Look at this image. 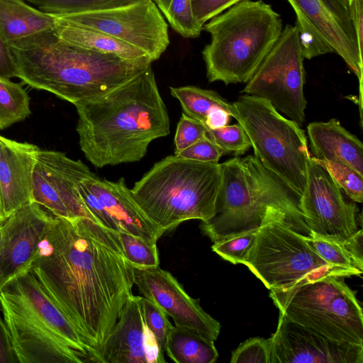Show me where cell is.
<instances>
[{
  "label": "cell",
  "mask_w": 363,
  "mask_h": 363,
  "mask_svg": "<svg viewBox=\"0 0 363 363\" xmlns=\"http://www.w3.org/2000/svg\"><path fill=\"white\" fill-rule=\"evenodd\" d=\"M271 363H363V345L331 340L279 311Z\"/></svg>",
  "instance_id": "15"
},
{
  "label": "cell",
  "mask_w": 363,
  "mask_h": 363,
  "mask_svg": "<svg viewBox=\"0 0 363 363\" xmlns=\"http://www.w3.org/2000/svg\"><path fill=\"white\" fill-rule=\"evenodd\" d=\"M151 65L106 94L75 106L79 146L94 167L138 162L153 140L169 134Z\"/></svg>",
  "instance_id": "2"
},
{
  "label": "cell",
  "mask_w": 363,
  "mask_h": 363,
  "mask_svg": "<svg viewBox=\"0 0 363 363\" xmlns=\"http://www.w3.org/2000/svg\"><path fill=\"white\" fill-rule=\"evenodd\" d=\"M271 338L251 337L232 352L230 363H271Z\"/></svg>",
  "instance_id": "37"
},
{
  "label": "cell",
  "mask_w": 363,
  "mask_h": 363,
  "mask_svg": "<svg viewBox=\"0 0 363 363\" xmlns=\"http://www.w3.org/2000/svg\"><path fill=\"white\" fill-rule=\"evenodd\" d=\"M362 239V230L360 228L343 242L346 249L362 267H363Z\"/></svg>",
  "instance_id": "44"
},
{
  "label": "cell",
  "mask_w": 363,
  "mask_h": 363,
  "mask_svg": "<svg viewBox=\"0 0 363 363\" xmlns=\"http://www.w3.org/2000/svg\"><path fill=\"white\" fill-rule=\"evenodd\" d=\"M16 66L8 44L0 35V77H16Z\"/></svg>",
  "instance_id": "43"
},
{
  "label": "cell",
  "mask_w": 363,
  "mask_h": 363,
  "mask_svg": "<svg viewBox=\"0 0 363 363\" xmlns=\"http://www.w3.org/2000/svg\"><path fill=\"white\" fill-rule=\"evenodd\" d=\"M118 235L125 257L133 267L143 269L159 267L157 243L148 242L125 232L119 231Z\"/></svg>",
  "instance_id": "31"
},
{
  "label": "cell",
  "mask_w": 363,
  "mask_h": 363,
  "mask_svg": "<svg viewBox=\"0 0 363 363\" xmlns=\"http://www.w3.org/2000/svg\"><path fill=\"white\" fill-rule=\"evenodd\" d=\"M162 16L182 37L194 38L203 30L194 16L192 0H152Z\"/></svg>",
  "instance_id": "28"
},
{
  "label": "cell",
  "mask_w": 363,
  "mask_h": 363,
  "mask_svg": "<svg viewBox=\"0 0 363 363\" xmlns=\"http://www.w3.org/2000/svg\"><path fill=\"white\" fill-rule=\"evenodd\" d=\"M51 15L117 38L141 50L152 62L160 57L169 44L167 23L152 0L108 9Z\"/></svg>",
  "instance_id": "12"
},
{
  "label": "cell",
  "mask_w": 363,
  "mask_h": 363,
  "mask_svg": "<svg viewBox=\"0 0 363 363\" xmlns=\"http://www.w3.org/2000/svg\"><path fill=\"white\" fill-rule=\"evenodd\" d=\"M207 132L204 124L182 113L174 137V155L206 137Z\"/></svg>",
  "instance_id": "38"
},
{
  "label": "cell",
  "mask_w": 363,
  "mask_h": 363,
  "mask_svg": "<svg viewBox=\"0 0 363 363\" xmlns=\"http://www.w3.org/2000/svg\"><path fill=\"white\" fill-rule=\"evenodd\" d=\"M7 44L16 77L74 106L106 94L152 62L82 49L60 39L54 30Z\"/></svg>",
  "instance_id": "3"
},
{
  "label": "cell",
  "mask_w": 363,
  "mask_h": 363,
  "mask_svg": "<svg viewBox=\"0 0 363 363\" xmlns=\"http://www.w3.org/2000/svg\"><path fill=\"white\" fill-rule=\"evenodd\" d=\"M257 232L250 231L213 242L211 249L223 259L234 264H245L256 241Z\"/></svg>",
  "instance_id": "33"
},
{
  "label": "cell",
  "mask_w": 363,
  "mask_h": 363,
  "mask_svg": "<svg viewBox=\"0 0 363 363\" xmlns=\"http://www.w3.org/2000/svg\"><path fill=\"white\" fill-rule=\"evenodd\" d=\"M241 0H192V7L197 21L203 26L207 21Z\"/></svg>",
  "instance_id": "40"
},
{
  "label": "cell",
  "mask_w": 363,
  "mask_h": 363,
  "mask_svg": "<svg viewBox=\"0 0 363 363\" xmlns=\"http://www.w3.org/2000/svg\"><path fill=\"white\" fill-rule=\"evenodd\" d=\"M145 322L161 348L164 351L167 337L172 327L167 313L153 301L140 296Z\"/></svg>",
  "instance_id": "36"
},
{
  "label": "cell",
  "mask_w": 363,
  "mask_h": 363,
  "mask_svg": "<svg viewBox=\"0 0 363 363\" xmlns=\"http://www.w3.org/2000/svg\"><path fill=\"white\" fill-rule=\"evenodd\" d=\"M306 236L292 219H274L258 230L245 265L269 291H286L326 277L353 276L322 259Z\"/></svg>",
  "instance_id": "9"
},
{
  "label": "cell",
  "mask_w": 363,
  "mask_h": 363,
  "mask_svg": "<svg viewBox=\"0 0 363 363\" xmlns=\"http://www.w3.org/2000/svg\"><path fill=\"white\" fill-rule=\"evenodd\" d=\"M303 59L298 30L286 24L242 92L267 100L301 126L306 108Z\"/></svg>",
  "instance_id": "11"
},
{
  "label": "cell",
  "mask_w": 363,
  "mask_h": 363,
  "mask_svg": "<svg viewBox=\"0 0 363 363\" xmlns=\"http://www.w3.org/2000/svg\"><path fill=\"white\" fill-rule=\"evenodd\" d=\"M164 352L177 363H213L218 357L213 341L176 325L168 333Z\"/></svg>",
  "instance_id": "26"
},
{
  "label": "cell",
  "mask_w": 363,
  "mask_h": 363,
  "mask_svg": "<svg viewBox=\"0 0 363 363\" xmlns=\"http://www.w3.org/2000/svg\"><path fill=\"white\" fill-rule=\"evenodd\" d=\"M54 30V19L24 0H0V35L6 43Z\"/></svg>",
  "instance_id": "24"
},
{
  "label": "cell",
  "mask_w": 363,
  "mask_h": 363,
  "mask_svg": "<svg viewBox=\"0 0 363 363\" xmlns=\"http://www.w3.org/2000/svg\"><path fill=\"white\" fill-rule=\"evenodd\" d=\"M306 240L315 252L328 264L347 270L353 276L362 274L363 267L357 264L343 242L325 238L312 232L306 236Z\"/></svg>",
  "instance_id": "30"
},
{
  "label": "cell",
  "mask_w": 363,
  "mask_h": 363,
  "mask_svg": "<svg viewBox=\"0 0 363 363\" xmlns=\"http://www.w3.org/2000/svg\"><path fill=\"white\" fill-rule=\"evenodd\" d=\"M221 165V182L213 218L201 229L213 242L258 230L266 223L286 216L308 234L300 210L301 194L254 155L235 157Z\"/></svg>",
  "instance_id": "5"
},
{
  "label": "cell",
  "mask_w": 363,
  "mask_h": 363,
  "mask_svg": "<svg viewBox=\"0 0 363 363\" xmlns=\"http://www.w3.org/2000/svg\"><path fill=\"white\" fill-rule=\"evenodd\" d=\"M82 184L96 197L120 231L155 243L164 233L140 207L123 177L113 182L94 174Z\"/></svg>",
  "instance_id": "20"
},
{
  "label": "cell",
  "mask_w": 363,
  "mask_h": 363,
  "mask_svg": "<svg viewBox=\"0 0 363 363\" xmlns=\"http://www.w3.org/2000/svg\"><path fill=\"white\" fill-rule=\"evenodd\" d=\"M207 136L220 147L223 155L238 157L251 147L250 139L239 123L208 130Z\"/></svg>",
  "instance_id": "34"
},
{
  "label": "cell",
  "mask_w": 363,
  "mask_h": 363,
  "mask_svg": "<svg viewBox=\"0 0 363 363\" xmlns=\"http://www.w3.org/2000/svg\"><path fill=\"white\" fill-rule=\"evenodd\" d=\"M220 182V163L173 155L155 163L131 191L147 216L165 233L189 220L213 218Z\"/></svg>",
  "instance_id": "7"
},
{
  "label": "cell",
  "mask_w": 363,
  "mask_h": 363,
  "mask_svg": "<svg viewBox=\"0 0 363 363\" xmlns=\"http://www.w3.org/2000/svg\"><path fill=\"white\" fill-rule=\"evenodd\" d=\"M0 240H1V236H0Z\"/></svg>",
  "instance_id": "46"
},
{
  "label": "cell",
  "mask_w": 363,
  "mask_h": 363,
  "mask_svg": "<svg viewBox=\"0 0 363 363\" xmlns=\"http://www.w3.org/2000/svg\"><path fill=\"white\" fill-rule=\"evenodd\" d=\"M140 296L132 295L101 352V363H164V351L148 329Z\"/></svg>",
  "instance_id": "19"
},
{
  "label": "cell",
  "mask_w": 363,
  "mask_h": 363,
  "mask_svg": "<svg viewBox=\"0 0 363 363\" xmlns=\"http://www.w3.org/2000/svg\"><path fill=\"white\" fill-rule=\"evenodd\" d=\"M54 217L42 206L32 202L0 225V291L30 268L39 242Z\"/></svg>",
  "instance_id": "17"
},
{
  "label": "cell",
  "mask_w": 363,
  "mask_h": 363,
  "mask_svg": "<svg viewBox=\"0 0 363 363\" xmlns=\"http://www.w3.org/2000/svg\"><path fill=\"white\" fill-rule=\"evenodd\" d=\"M296 25L300 40L301 52L304 59L334 52L316 28L304 16L296 15Z\"/></svg>",
  "instance_id": "35"
},
{
  "label": "cell",
  "mask_w": 363,
  "mask_h": 363,
  "mask_svg": "<svg viewBox=\"0 0 363 363\" xmlns=\"http://www.w3.org/2000/svg\"><path fill=\"white\" fill-rule=\"evenodd\" d=\"M175 155L199 162L218 163L220 157L223 155V152L206 135L186 149L175 154Z\"/></svg>",
  "instance_id": "39"
},
{
  "label": "cell",
  "mask_w": 363,
  "mask_h": 363,
  "mask_svg": "<svg viewBox=\"0 0 363 363\" xmlns=\"http://www.w3.org/2000/svg\"><path fill=\"white\" fill-rule=\"evenodd\" d=\"M49 14H67L103 10L131 4L142 0H24Z\"/></svg>",
  "instance_id": "29"
},
{
  "label": "cell",
  "mask_w": 363,
  "mask_h": 363,
  "mask_svg": "<svg viewBox=\"0 0 363 363\" xmlns=\"http://www.w3.org/2000/svg\"><path fill=\"white\" fill-rule=\"evenodd\" d=\"M30 269L100 356L133 295V267L125 257L118 233L89 218L55 216L39 242Z\"/></svg>",
  "instance_id": "1"
},
{
  "label": "cell",
  "mask_w": 363,
  "mask_h": 363,
  "mask_svg": "<svg viewBox=\"0 0 363 363\" xmlns=\"http://www.w3.org/2000/svg\"><path fill=\"white\" fill-rule=\"evenodd\" d=\"M94 174L80 160H72L60 151L40 149L33 173L32 202L55 217L89 218L96 222L78 191L80 183Z\"/></svg>",
  "instance_id": "13"
},
{
  "label": "cell",
  "mask_w": 363,
  "mask_h": 363,
  "mask_svg": "<svg viewBox=\"0 0 363 363\" xmlns=\"http://www.w3.org/2000/svg\"><path fill=\"white\" fill-rule=\"evenodd\" d=\"M317 161L325 167L337 186L352 201L362 202V175L347 164L339 161L319 160Z\"/></svg>",
  "instance_id": "32"
},
{
  "label": "cell",
  "mask_w": 363,
  "mask_h": 363,
  "mask_svg": "<svg viewBox=\"0 0 363 363\" xmlns=\"http://www.w3.org/2000/svg\"><path fill=\"white\" fill-rule=\"evenodd\" d=\"M296 15L308 19L320 33L333 52L357 77L359 100L362 94V53L358 45L348 0H286Z\"/></svg>",
  "instance_id": "18"
},
{
  "label": "cell",
  "mask_w": 363,
  "mask_h": 363,
  "mask_svg": "<svg viewBox=\"0 0 363 363\" xmlns=\"http://www.w3.org/2000/svg\"><path fill=\"white\" fill-rule=\"evenodd\" d=\"M0 308L18 363H101L30 268L2 287Z\"/></svg>",
  "instance_id": "4"
},
{
  "label": "cell",
  "mask_w": 363,
  "mask_h": 363,
  "mask_svg": "<svg viewBox=\"0 0 363 363\" xmlns=\"http://www.w3.org/2000/svg\"><path fill=\"white\" fill-rule=\"evenodd\" d=\"M0 363H18L15 354L10 334L0 315Z\"/></svg>",
  "instance_id": "41"
},
{
  "label": "cell",
  "mask_w": 363,
  "mask_h": 363,
  "mask_svg": "<svg viewBox=\"0 0 363 363\" xmlns=\"http://www.w3.org/2000/svg\"><path fill=\"white\" fill-rule=\"evenodd\" d=\"M133 267L138 289L172 318L176 326L194 331L213 342L217 340L220 323L203 309L199 299L186 293L169 272L159 267Z\"/></svg>",
  "instance_id": "16"
},
{
  "label": "cell",
  "mask_w": 363,
  "mask_h": 363,
  "mask_svg": "<svg viewBox=\"0 0 363 363\" xmlns=\"http://www.w3.org/2000/svg\"><path fill=\"white\" fill-rule=\"evenodd\" d=\"M40 148L0 135V194L6 219L32 203L33 173Z\"/></svg>",
  "instance_id": "21"
},
{
  "label": "cell",
  "mask_w": 363,
  "mask_h": 363,
  "mask_svg": "<svg viewBox=\"0 0 363 363\" xmlns=\"http://www.w3.org/2000/svg\"><path fill=\"white\" fill-rule=\"evenodd\" d=\"M300 210L310 232L344 242L358 228V208L345 198L328 170L311 156Z\"/></svg>",
  "instance_id": "14"
},
{
  "label": "cell",
  "mask_w": 363,
  "mask_h": 363,
  "mask_svg": "<svg viewBox=\"0 0 363 363\" xmlns=\"http://www.w3.org/2000/svg\"><path fill=\"white\" fill-rule=\"evenodd\" d=\"M291 320L339 342L363 345V313L342 277H326L286 291H269Z\"/></svg>",
  "instance_id": "10"
},
{
  "label": "cell",
  "mask_w": 363,
  "mask_h": 363,
  "mask_svg": "<svg viewBox=\"0 0 363 363\" xmlns=\"http://www.w3.org/2000/svg\"><path fill=\"white\" fill-rule=\"evenodd\" d=\"M51 16L54 19V31L56 35L69 44L97 53L111 55L126 60L150 58L141 50L111 35L69 23Z\"/></svg>",
  "instance_id": "25"
},
{
  "label": "cell",
  "mask_w": 363,
  "mask_h": 363,
  "mask_svg": "<svg viewBox=\"0 0 363 363\" xmlns=\"http://www.w3.org/2000/svg\"><path fill=\"white\" fill-rule=\"evenodd\" d=\"M282 29L280 14L262 0H241L207 21L211 40L202 57L208 82L247 83Z\"/></svg>",
  "instance_id": "6"
},
{
  "label": "cell",
  "mask_w": 363,
  "mask_h": 363,
  "mask_svg": "<svg viewBox=\"0 0 363 363\" xmlns=\"http://www.w3.org/2000/svg\"><path fill=\"white\" fill-rule=\"evenodd\" d=\"M171 95L177 99L183 113L203 124L208 130L228 125L232 117V104L216 91L189 85L170 87Z\"/></svg>",
  "instance_id": "23"
},
{
  "label": "cell",
  "mask_w": 363,
  "mask_h": 363,
  "mask_svg": "<svg viewBox=\"0 0 363 363\" xmlns=\"http://www.w3.org/2000/svg\"><path fill=\"white\" fill-rule=\"evenodd\" d=\"M307 133L313 157L343 162L363 176V144L337 118L312 122L307 127Z\"/></svg>",
  "instance_id": "22"
},
{
  "label": "cell",
  "mask_w": 363,
  "mask_h": 363,
  "mask_svg": "<svg viewBox=\"0 0 363 363\" xmlns=\"http://www.w3.org/2000/svg\"><path fill=\"white\" fill-rule=\"evenodd\" d=\"M350 16L355 29L359 49L363 51V0H348Z\"/></svg>",
  "instance_id": "42"
},
{
  "label": "cell",
  "mask_w": 363,
  "mask_h": 363,
  "mask_svg": "<svg viewBox=\"0 0 363 363\" xmlns=\"http://www.w3.org/2000/svg\"><path fill=\"white\" fill-rule=\"evenodd\" d=\"M6 220V218L4 216L3 208H2V203H1V194H0V225Z\"/></svg>",
  "instance_id": "45"
},
{
  "label": "cell",
  "mask_w": 363,
  "mask_h": 363,
  "mask_svg": "<svg viewBox=\"0 0 363 363\" xmlns=\"http://www.w3.org/2000/svg\"><path fill=\"white\" fill-rule=\"evenodd\" d=\"M30 113V97L22 83L0 77V130L24 121Z\"/></svg>",
  "instance_id": "27"
},
{
  "label": "cell",
  "mask_w": 363,
  "mask_h": 363,
  "mask_svg": "<svg viewBox=\"0 0 363 363\" xmlns=\"http://www.w3.org/2000/svg\"><path fill=\"white\" fill-rule=\"evenodd\" d=\"M232 104V117L247 133L255 156L301 195L311 157L306 135L267 100L243 94Z\"/></svg>",
  "instance_id": "8"
}]
</instances>
